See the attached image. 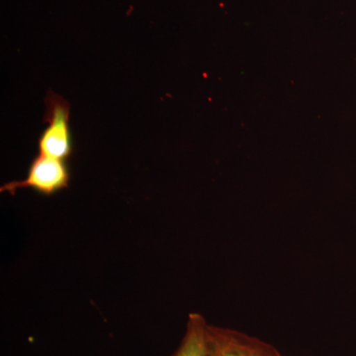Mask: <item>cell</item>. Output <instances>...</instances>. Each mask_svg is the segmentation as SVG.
<instances>
[{
	"instance_id": "6da1fadb",
	"label": "cell",
	"mask_w": 356,
	"mask_h": 356,
	"mask_svg": "<svg viewBox=\"0 0 356 356\" xmlns=\"http://www.w3.org/2000/svg\"><path fill=\"white\" fill-rule=\"evenodd\" d=\"M44 122L48 126L38 140L39 154L67 161L72 154L70 103L50 91L44 98Z\"/></svg>"
},
{
	"instance_id": "7a4b0ae2",
	"label": "cell",
	"mask_w": 356,
	"mask_h": 356,
	"mask_svg": "<svg viewBox=\"0 0 356 356\" xmlns=\"http://www.w3.org/2000/svg\"><path fill=\"white\" fill-rule=\"evenodd\" d=\"M70 172L67 161L38 154L33 159L27 177L20 181H10L2 185L0 191L15 195L16 191L31 188L43 195L51 196L67 188Z\"/></svg>"
},
{
	"instance_id": "3957f363",
	"label": "cell",
	"mask_w": 356,
	"mask_h": 356,
	"mask_svg": "<svg viewBox=\"0 0 356 356\" xmlns=\"http://www.w3.org/2000/svg\"><path fill=\"white\" fill-rule=\"evenodd\" d=\"M206 339L208 356H282L270 343L229 327L208 325Z\"/></svg>"
},
{
	"instance_id": "277c9868",
	"label": "cell",
	"mask_w": 356,
	"mask_h": 356,
	"mask_svg": "<svg viewBox=\"0 0 356 356\" xmlns=\"http://www.w3.org/2000/svg\"><path fill=\"white\" fill-rule=\"evenodd\" d=\"M207 325L203 316L196 313L191 314L184 339L170 356H208L206 339Z\"/></svg>"
}]
</instances>
